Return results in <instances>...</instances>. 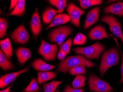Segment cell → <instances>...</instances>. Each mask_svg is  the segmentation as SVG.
I'll list each match as a JSON object with an SVG mask.
<instances>
[{
	"instance_id": "4",
	"label": "cell",
	"mask_w": 123,
	"mask_h": 92,
	"mask_svg": "<svg viewBox=\"0 0 123 92\" xmlns=\"http://www.w3.org/2000/svg\"><path fill=\"white\" fill-rule=\"evenodd\" d=\"M72 31V28L68 25L61 26L50 32L48 37L52 43H56L60 47L67 37L71 35Z\"/></svg>"
},
{
	"instance_id": "23",
	"label": "cell",
	"mask_w": 123,
	"mask_h": 92,
	"mask_svg": "<svg viewBox=\"0 0 123 92\" xmlns=\"http://www.w3.org/2000/svg\"><path fill=\"white\" fill-rule=\"evenodd\" d=\"M42 89L38 85L35 78H32L29 85L26 88H25L23 92H40Z\"/></svg>"
},
{
	"instance_id": "30",
	"label": "cell",
	"mask_w": 123,
	"mask_h": 92,
	"mask_svg": "<svg viewBox=\"0 0 123 92\" xmlns=\"http://www.w3.org/2000/svg\"><path fill=\"white\" fill-rule=\"evenodd\" d=\"M8 27V22L6 19L0 18V38H2L6 36Z\"/></svg>"
},
{
	"instance_id": "6",
	"label": "cell",
	"mask_w": 123,
	"mask_h": 92,
	"mask_svg": "<svg viewBox=\"0 0 123 92\" xmlns=\"http://www.w3.org/2000/svg\"><path fill=\"white\" fill-rule=\"evenodd\" d=\"M58 51V45L50 44L42 39L38 52L47 61H54Z\"/></svg>"
},
{
	"instance_id": "31",
	"label": "cell",
	"mask_w": 123,
	"mask_h": 92,
	"mask_svg": "<svg viewBox=\"0 0 123 92\" xmlns=\"http://www.w3.org/2000/svg\"><path fill=\"white\" fill-rule=\"evenodd\" d=\"M87 38L85 35L80 33H79L76 36L73 42L74 45H84L86 42Z\"/></svg>"
},
{
	"instance_id": "17",
	"label": "cell",
	"mask_w": 123,
	"mask_h": 92,
	"mask_svg": "<svg viewBox=\"0 0 123 92\" xmlns=\"http://www.w3.org/2000/svg\"><path fill=\"white\" fill-rule=\"evenodd\" d=\"M106 13H111L121 16H123V2H119L111 5L104 9Z\"/></svg>"
},
{
	"instance_id": "36",
	"label": "cell",
	"mask_w": 123,
	"mask_h": 92,
	"mask_svg": "<svg viewBox=\"0 0 123 92\" xmlns=\"http://www.w3.org/2000/svg\"><path fill=\"white\" fill-rule=\"evenodd\" d=\"M12 85H13V84L12 85H10V86H9L7 88L1 91L0 92H9L10 88H11V87L12 86Z\"/></svg>"
},
{
	"instance_id": "19",
	"label": "cell",
	"mask_w": 123,
	"mask_h": 92,
	"mask_svg": "<svg viewBox=\"0 0 123 92\" xmlns=\"http://www.w3.org/2000/svg\"><path fill=\"white\" fill-rule=\"evenodd\" d=\"M1 49L9 60H10L13 55V49L11 42L9 38L4 40H0V42Z\"/></svg>"
},
{
	"instance_id": "10",
	"label": "cell",
	"mask_w": 123,
	"mask_h": 92,
	"mask_svg": "<svg viewBox=\"0 0 123 92\" xmlns=\"http://www.w3.org/2000/svg\"><path fill=\"white\" fill-rule=\"evenodd\" d=\"M29 70V66H28L26 68L18 72L9 73L1 76L0 78V88H3L6 87L14 81L20 75L27 72Z\"/></svg>"
},
{
	"instance_id": "16",
	"label": "cell",
	"mask_w": 123,
	"mask_h": 92,
	"mask_svg": "<svg viewBox=\"0 0 123 92\" xmlns=\"http://www.w3.org/2000/svg\"><path fill=\"white\" fill-rule=\"evenodd\" d=\"M70 20L71 19L70 16L69 14H59L55 16L51 24L49 25L45 30H46L55 26L65 24Z\"/></svg>"
},
{
	"instance_id": "20",
	"label": "cell",
	"mask_w": 123,
	"mask_h": 92,
	"mask_svg": "<svg viewBox=\"0 0 123 92\" xmlns=\"http://www.w3.org/2000/svg\"><path fill=\"white\" fill-rule=\"evenodd\" d=\"M0 67L5 71L14 69L15 66L5 55L1 49L0 50Z\"/></svg>"
},
{
	"instance_id": "11",
	"label": "cell",
	"mask_w": 123,
	"mask_h": 92,
	"mask_svg": "<svg viewBox=\"0 0 123 92\" xmlns=\"http://www.w3.org/2000/svg\"><path fill=\"white\" fill-rule=\"evenodd\" d=\"M89 38L91 40H100L105 38H109L104 26L98 25L95 26L89 32Z\"/></svg>"
},
{
	"instance_id": "37",
	"label": "cell",
	"mask_w": 123,
	"mask_h": 92,
	"mask_svg": "<svg viewBox=\"0 0 123 92\" xmlns=\"http://www.w3.org/2000/svg\"><path fill=\"white\" fill-rule=\"evenodd\" d=\"M60 92L59 89H57V90H56V92Z\"/></svg>"
},
{
	"instance_id": "22",
	"label": "cell",
	"mask_w": 123,
	"mask_h": 92,
	"mask_svg": "<svg viewBox=\"0 0 123 92\" xmlns=\"http://www.w3.org/2000/svg\"><path fill=\"white\" fill-rule=\"evenodd\" d=\"M61 13L59 10H56L53 9H49L44 12L43 14V20L44 23L49 24L52 22V19H54L55 15L57 13Z\"/></svg>"
},
{
	"instance_id": "24",
	"label": "cell",
	"mask_w": 123,
	"mask_h": 92,
	"mask_svg": "<svg viewBox=\"0 0 123 92\" xmlns=\"http://www.w3.org/2000/svg\"><path fill=\"white\" fill-rule=\"evenodd\" d=\"M86 78L82 75L76 76L72 82L73 88H81L85 86Z\"/></svg>"
},
{
	"instance_id": "3",
	"label": "cell",
	"mask_w": 123,
	"mask_h": 92,
	"mask_svg": "<svg viewBox=\"0 0 123 92\" xmlns=\"http://www.w3.org/2000/svg\"><path fill=\"white\" fill-rule=\"evenodd\" d=\"M105 49L104 45L97 42L89 47L76 48L73 49V50L78 54L84 55L88 59L98 60Z\"/></svg>"
},
{
	"instance_id": "2",
	"label": "cell",
	"mask_w": 123,
	"mask_h": 92,
	"mask_svg": "<svg viewBox=\"0 0 123 92\" xmlns=\"http://www.w3.org/2000/svg\"><path fill=\"white\" fill-rule=\"evenodd\" d=\"M120 59L118 50L116 48H112L105 52L102 55L99 67L101 76H103L110 68L118 64Z\"/></svg>"
},
{
	"instance_id": "34",
	"label": "cell",
	"mask_w": 123,
	"mask_h": 92,
	"mask_svg": "<svg viewBox=\"0 0 123 92\" xmlns=\"http://www.w3.org/2000/svg\"><path fill=\"white\" fill-rule=\"evenodd\" d=\"M18 0H11V3H10V7L9 10V12L11 11L12 9L13 8H15L16 6L18 4Z\"/></svg>"
},
{
	"instance_id": "14",
	"label": "cell",
	"mask_w": 123,
	"mask_h": 92,
	"mask_svg": "<svg viewBox=\"0 0 123 92\" xmlns=\"http://www.w3.org/2000/svg\"><path fill=\"white\" fill-rule=\"evenodd\" d=\"M16 54L19 63L23 65L31 57V50L27 48L20 47L16 50Z\"/></svg>"
},
{
	"instance_id": "13",
	"label": "cell",
	"mask_w": 123,
	"mask_h": 92,
	"mask_svg": "<svg viewBox=\"0 0 123 92\" xmlns=\"http://www.w3.org/2000/svg\"><path fill=\"white\" fill-rule=\"evenodd\" d=\"M99 10L100 7H97L92 9L88 13L85 23V29H87L98 21L99 18Z\"/></svg>"
},
{
	"instance_id": "39",
	"label": "cell",
	"mask_w": 123,
	"mask_h": 92,
	"mask_svg": "<svg viewBox=\"0 0 123 92\" xmlns=\"http://www.w3.org/2000/svg\"></svg>"
},
{
	"instance_id": "8",
	"label": "cell",
	"mask_w": 123,
	"mask_h": 92,
	"mask_svg": "<svg viewBox=\"0 0 123 92\" xmlns=\"http://www.w3.org/2000/svg\"><path fill=\"white\" fill-rule=\"evenodd\" d=\"M66 11L70 16L71 23L80 28V18L86 13L85 11L82 10L72 2L69 3Z\"/></svg>"
},
{
	"instance_id": "15",
	"label": "cell",
	"mask_w": 123,
	"mask_h": 92,
	"mask_svg": "<svg viewBox=\"0 0 123 92\" xmlns=\"http://www.w3.org/2000/svg\"><path fill=\"white\" fill-rule=\"evenodd\" d=\"M31 66L37 71L46 72L52 70L56 67L55 66L48 64L41 58L37 59L31 63Z\"/></svg>"
},
{
	"instance_id": "25",
	"label": "cell",
	"mask_w": 123,
	"mask_h": 92,
	"mask_svg": "<svg viewBox=\"0 0 123 92\" xmlns=\"http://www.w3.org/2000/svg\"><path fill=\"white\" fill-rule=\"evenodd\" d=\"M63 82L53 80L51 82L45 84L43 86L44 92H55L58 86Z\"/></svg>"
},
{
	"instance_id": "35",
	"label": "cell",
	"mask_w": 123,
	"mask_h": 92,
	"mask_svg": "<svg viewBox=\"0 0 123 92\" xmlns=\"http://www.w3.org/2000/svg\"><path fill=\"white\" fill-rule=\"evenodd\" d=\"M66 56V55L65 54L61 51H59V52L58 53L57 55L58 59H59V60H61V61H62L65 59Z\"/></svg>"
},
{
	"instance_id": "18",
	"label": "cell",
	"mask_w": 123,
	"mask_h": 92,
	"mask_svg": "<svg viewBox=\"0 0 123 92\" xmlns=\"http://www.w3.org/2000/svg\"><path fill=\"white\" fill-rule=\"evenodd\" d=\"M57 74V73L50 71L39 72L37 78L38 84L41 85L45 82L55 79Z\"/></svg>"
},
{
	"instance_id": "27",
	"label": "cell",
	"mask_w": 123,
	"mask_h": 92,
	"mask_svg": "<svg viewBox=\"0 0 123 92\" xmlns=\"http://www.w3.org/2000/svg\"><path fill=\"white\" fill-rule=\"evenodd\" d=\"M49 2L56 7L61 13L67 6V0H50Z\"/></svg>"
},
{
	"instance_id": "1",
	"label": "cell",
	"mask_w": 123,
	"mask_h": 92,
	"mask_svg": "<svg viewBox=\"0 0 123 92\" xmlns=\"http://www.w3.org/2000/svg\"><path fill=\"white\" fill-rule=\"evenodd\" d=\"M79 66L92 67L96 66V64L86 59L82 55L70 56L61 61L58 65L57 70L66 74L70 68Z\"/></svg>"
},
{
	"instance_id": "29",
	"label": "cell",
	"mask_w": 123,
	"mask_h": 92,
	"mask_svg": "<svg viewBox=\"0 0 123 92\" xmlns=\"http://www.w3.org/2000/svg\"><path fill=\"white\" fill-rule=\"evenodd\" d=\"M72 41V38L69 37L66 42L62 44L60 47L59 51L65 53L66 56L68 55L70 52Z\"/></svg>"
},
{
	"instance_id": "9",
	"label": "cell",
	"mask_w": 123,
	"mask_h": 92,
	"mask_svg": "<svg viewBox=\"0 0 123 92\" xmlns=\"http://www.w3.org/2000/svg\"><path fill=\"white\" fill-rule=\"evenodd\" d=\"M14 42L17 43L25 44L29 39V35L23 25L18 26L10 35Z\"/></svg>"
},
{
	"instance_id": "7",
	"label": "cell",
	"mask_w": 123,
	"mask_h": 92,
	"mask_svg": "<svg viewBox=\"0 0 123 92\" xmlns=\"http://www.w3.org/2000/svg\"><path fill=\"white\" fill-rule=\"evenodd\" d=\"M101 21L106 23L110 27V30L113 34L119 37L123 43V32L121 29V24L117 19L111 15L103 17Z\"/></svg>"
},
{
	"instance_id": "12",
	"label": "cell",
	"mask_w": 123,
	"mask_h": 92,
	"mask_svg": "<svg viewBox=\"0 0 123 92\" xmlns=\"http://www.w3.org/2000/svg\"><path fill=\"white\" fill-rule=\"evenodd\" d=\"M30 25L33 36L35 37H37L40 34L42 30L41 22L37 8L32 17L30 21Z\"/></svg>"
},
{
	"instance_id": "5",
	"label": "cell",
	"mask_w": 123,
	"mask_h": 92,
	"mask_svg": "<svg viewBox=\"0 0 123 92\" xmlns=\"http://www.w3.org/2000/svg\"><path fill=\"white\" fill-rule=\"evenodd\" d=\"M90 91L95 92H111L114 88L106 81L94 74H90L88 81Z\"/></svg>"
},
{
	"instance_id": "32",
	"label": "cell",
	"mask_w": 123,
	"mask_h": 92,
	"mask_svg": "<svg viewBox=\"0 0 123 92\" xmlns=\"http://www.w3.org/2000/svg\"><path fill=\"white\" fill-rule=\"evenodd\" d=\"M85 90V89L73 88L71 86L68 85L65 88L63 92H84Z\"/></svg>"
},
{
	"instance_id": "26",
	"label": "cell",
	"mask_w": 123,
	"mask_h": 92,
	"mask_svg": "<svg viewBox=\"0 0 123 92\" xmlns=\"http://www.w3.org/2000/svg\"><path fill=\"white\" fill-rule=\"evenodd\" d=\"M81 7L83 9H86L93 6L101 4L102 0H79Z\"/></svg>"
},
{
	"instance_id": "38",
	"label": "cell",
	"mask_w": 123,
	"mask_h": 92,
	"mask_svg": "<svg viewBox=\"0 0 123 92\" xmlns=\"http://www.w3.org/2000/svg\"><path fill=\"white\" fill-rule=\"evenodd\" d=\"M122 92H123V91H122Z\"/></svg>"
},
{
	"instance_id": "28",
	"label": "cell",
	"mask_w": 123,
	"mask_h": 92,
	"mask_svg": "<svg viewBox=\"0 0 123 92\" xmlns=\"http://www.w3.org/2000/svg\"><path fill=\"white\" fill-rule=\"evenodd\" d=\"M87 71L85 66H75L69 70L68 72L72 76H77L79 75L85 74Z\"/></svg>"
},
{
	"instance_id": "21",
	"label": "cell",
	"mask_w": 123,
	"mask_h": 92,
	"mask_svg": "<svg viewBox=\"0 0 123 92\" xmlns=\"http://www.w3.org/2000/svg\"><path fill=\"white\" fill-rule=\"evenodd\" d=\"M25 0H20L13 10L10 13L8 16H21L25 14Z\"/></svg>"
},
{
	"instance_id": "33",
	"label": "cell",
	"mask_w": 123,
	"mask_h": 92,
	"mask_svg": "<svg viewBox=\"0 0 123 92\" xmlns=\"http://www.w3.org/2000/svg\"><path fill=\"white\" fill-rule=\"evenodd\" d=\"M114 39L115 40V42H116V43H117V46L118 47L119 49L120 50V52H121V54L122 58V63L121 66V78L120 81H119V83H123V54L121 50L120 49V47H119V45L118 43V41L117 40V38H114Z\"/></svg>"
}]
</instances>
